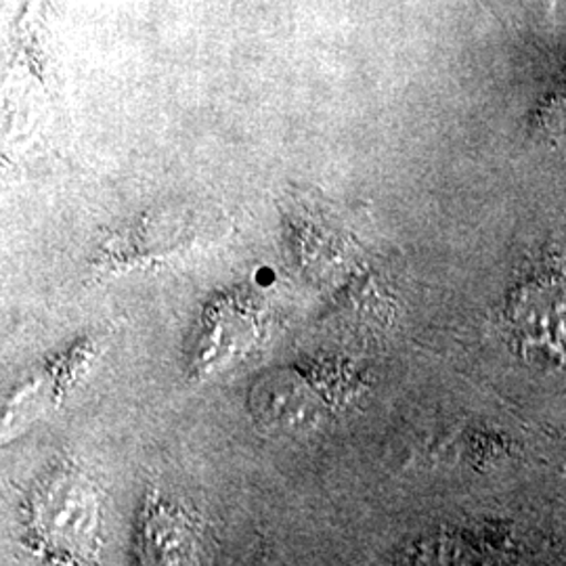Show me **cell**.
Returning <instances> with one entry per match:
<instances>
[{"label": "cell", "instance_id": "1", "mask_svg": "<svg viewBox=\"0 0 566 566\" xmlns=\"http://www.w3.org/2000/svg\"><path fill=\"white\" fill-rule=\"evenodd\" d=\"M512 329L526 348L556 364H566V282L535 280L510 304Z\"/></svg>", "mask_w": 566, "mask_h": 566}, {"label": "cell", "instance_id": "2", "mask_svg": "<svg viewBox=\"0 0 566 566\" xmlns=\"http://www.w3.org/2000/svg\"><path fill=\"white\" fill-rule=\"evenodd\" d=\"M539 126L547 142L552 143L566 158V74L563 81L552 88V93L542 105Z\"/></svg>", "mask_w": 566, "mask_h": 566}]
</instances>
